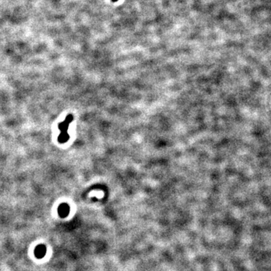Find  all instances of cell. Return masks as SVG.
Listing matches in <instances>:
<instances>
[{
	"label": "cell",
	"instance_id": "cell-1",
	"mask_svg": "<svg viewBox=\"0 0 271 271\" xmlns=\"http://www.w3.org/2000/svg\"><path fill=\"white\" fill-rule=\"evenodd\" d=\"M46 254V248L44 245H38L35 249V255L38 258H41Z\"/></svg>",
	"mask_w": 271,
	"mask_h": 271
},
{
	"label": "cell",
	"instance_id": "cell-3",
	"mask_svg": "<svg viewBox=\"0 0 271 271\" xmlns=\"http://www.w3.org/2000/svg\"><path fill=\"white\" fill-rule=\"evenodd\" d=\"M112 1H117V0H112Z\"/></svg>",
	"mask_w": 271,
	"mask_h": 271
},
{
	"label": "cell",
	"instance_id": "cell-2",
	"mask_svg": "<svg viewBox=\"0 0 271 271\" xmlns=\"http://www.w3.org/2000/svg\"><path fill=\"white\" fill-rule=\"evenodd\" d=\"M58 211H59V215L64 218L69 213V207L66 206V204H62L58 209Z\"/></svg>",
	"mask_w": 271,
	"mask_h": 271
}]
</instances>
